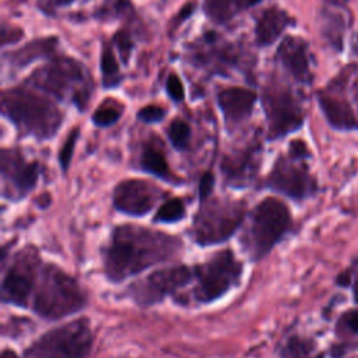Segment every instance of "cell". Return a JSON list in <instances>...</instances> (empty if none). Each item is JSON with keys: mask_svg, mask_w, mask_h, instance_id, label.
<instances>
[{"mask_svg": "<svg viewBox=\"0 0 358 358\" xmlns=\"http://www.w3.org/2000/svg\"><path fill=\"white\" fill-rule=\"evenodd\" d=\"M182 249L183 242L175 235L141 225H117L102 252L103 273L108 281L119 284L155 264L172 260Z\"/></svg>", "mask_w": 358, "mask_h": 358, "instance_id": "1", "label": "cell"}, {"mask_svg": "<svg viewBox=\"0 0 358 358\" xmlns=\"http://www.w3.org/2000/svg\"><path fill=\"white\" fill-rule=\"evenodd\" d=\"M87 295L80 282L60 267L42 266L32 295V310L42 319L59 320L83 310Z\"/></svg>", "mask_w": 358, "mask_h": 358, "instance_id": "2", "label": "cell"}, {"mask_svg": "<svg viewBox=\"0 0 358 358\" xmlns=\"http://www.w3.org/2000/svg\"><path fill=\"white\" fill-rule=\"evenodd\" d=\"M292 229V214L277 197H266L249 214V222L241 236V245L250 260L266 257Z\"/></svg>", "mask_w": 358, "mask_h": 358, "instance_id": "3", "label": "cell"}, {"mask_svg": "<svg viewBox=\"0 0 358 358\" xmlns=\"http://www.w3.org/2000/svg\"><path fill=\"white\" fill-rule=\"evenodd\" d=\"M245 215V201L210 196L200 201L189 234L199 246L218 245L228 241L239 229Z\"/></svg>", "mask_w": 358, "mask_h": 358, "instance_id": "4", "label": "cell"}, {"mask_svg": "<svg viewBox=\"0 0 358 358\" xmlns=\"http://www.w3.org/2000/svg\"><path fill=\"white\" fill-rule=\"evenodd\" d=\"M3 113L24 134L39 140L53 137L62 123V113L53 103L24 90L4 92Z\"/></svg>", "mask_w": 358, "mask_h": 358, "instance_id": "5", "label": "cell"}, {"mask_svg": "<svg viewBox=\"0 0 358 358\" xmlns=\"http://www.w3.org/2000/svg\"><path fill=\"white\" fill-rule=\"evenodd\" d=\"M92 345L91 322L80 317L43 333L24 351V358H87Z\"/></svg>", "mask_w": 358, "mask_h": 358, "instance_id": "6", "label": "cell"}, {"mask_svg": "<svg viewBox=\"0 0 358 358\" xmlns=\"http://www.w3.org/2000/svg\"><path fill=\"white\" fill-rule=\"evenodd\" d=\"M242 273L243 264L231 249L218 250L204 263L193 266L192 298L201 305L211 303L238 287Z\"/></svg>", "mask_w": 358, "mask_h": 358, "instance_id": "7", "label": "cell"}, {"mask_svg": "<svg viewBox=\"0 0 358 358\" xmlns=\"http://www.w3.org/2000/svg\"><path fill=\"white\" fill-rule=\"evenodd\" d=\"M42 266L36 248L25 246L18 250L13 256L1 281L3 303L27 308L34 295Z\"/></svg>", "mask_w": 358, "mask_h": 358, "instance_id": "8", "label": "cell"}, {"mask_svg": "<svg viewBox=\"0 0 358 358\" xmlns=\"http://www.w3.org/2000/svg\"><path fill=\"white\" fill-rule=\"evenodd\" d=\"M306 161L294 158L289 154L280 155L266 179V187L295 203L315 197L319 192V182Z\"/></svg>", "mask_w": 358, "mask_h": 358, "instance_id": "9", "label": "cell"}, {"mask_svg": "<svg viewBox=\"0 0 358 358\" xmlns=\"http://www.w3.org/2000/svg\"><path fill=\"white\" fill-rule=\"evenodd\" d=\"M193 281V267L175 264L150 273L147 277L130 284L126 295L138 306L150 308L175 295L180 288Z\"/></svg>", "mask_w": 358, "mask_h": 358, "instance_id": "10", "label": "cell"}, {"mask_svg": "<svg viewBox=\"0 0 358 358\" xmlns=\"http://www.w3.org/2000/svg\"><path fill=\"white\" fill-rule=\"evenodd\" d=\"M267 137L277 140L302 127L305 116L295 95L285 87H267L263 94Z\"/></svg>", "mask_w": 358, "mask_h": 358, "instance_id": "11", "label": "cell"}, {"mask_svg": "<svg viewBox=\"0 0 358 358\" xmlns=\"http://www.w3.org/2000/svg\"><path fill=\"white\" fill-rule=\"evenodd\" d=\"M1 194L10 201L25 199L39 180V164L27 161L18 150H3L0 158Z\"/></svg>", "mask_w": 358, "mask_h": 358, "instance_id": "12", "label": "cell"}, {"mask_svg": "<svg viewBox=\"0 0 358 358\" xmlns=\"http://www.w3.org/2000/svg\"><path fill=\"white\" fill-rule=\"evenodd\" d=\"M345 73L347 70L317 92V103L323 116L334 130L340 131L358 130V116L355 115L345 94V85L348 81Z\"/></svg>", "mask_w": 358, "mask_h": 358, "instance_id": "13", "label": "cell"}, {"mask_svg": "<svg viewBox=\"0 0 358 358\" xmlns=\"http://www.w3.org/2000/svg\"><path fill=\"white\" fill-rule=\"evenodd\" d=\"M162 197V192L154 183L144 179L120 180L112 192L113 207L130 217L148 214Z\"/></svg>", "mask_w": 358, "mask_h": 358, "instance_id": "14", "label": "cell"}, {"mask_svg": "<svg viewBox=\"0 0 358 358\" xmlns=\"http://www.w3.org/2000/svg\"><path fill=\"white\" fill-rule=\"evenodd\" d=\"M259 147H248L227 154L221 161V171L228 186L243 189L249 186L259 172Z\"/></svg>", "mask_w": 358, "mask_h": 358, "instance_id": "15", "label": "cell"}, {"mask_svg": "<svg viewBox=\"0 0 358 358\" xmlns=\"http://www.w3.org/2000/svg\"><path fill=\"white\" fill-rule=\"evenodd\" d=\"M277 57L289 74L302 84L312 83L308 43L298 36H287L278 46Z\"/></svg>", "mask_w": 358, "mask_h": 358, "instance_id": "16", "label": "cell"}, {"mask_svg": "<svg viewBox=\"0 0 358 358\" xmlns=\"http://www.w3.org/2000/svg\"><path fill=\"white\" fill-rule=\"evenodd\" d=\"M256 102V94L248 88H225L218 94V106L228 127L246 120Z\"/></svg>", "mask_w": 358, "mask_h": 358, "instance_id": "17", "label": "cell"}, {"mask_svg": "<svg viewBox=\"0 0 358 358\" xmlns=\"http://www.w3.org/2000/svg\"><path fill=\"white\" fill-rule=\"evenodd\" d=\"M83 78L80 66L71 60H57L41 71L36 84L48 88L50 92L63 96V94L73 85V83Z\"/></svg>", "mask_w": 358, "mask_h": 358, "instance_id": "18", "label": "cell"}, {"mask_svg": "<svg viewBox=\"0 0 358 358\" xmlns=\"http://www.w3.org/2000/svg\"><path fill=\"white\" fill-rule=\"evenodd\" d=\"M294 24V18L284 10L270 7L264 10L256 21V41L260 46L271 45L282 34V31Z\"/></svg>", "mask_w": 358, "mask_h": 358, "instance_id": "19", "label": "cell"}, {"mask_svg": "<svg viewBox=\"0 0 358 358\" xmlns=\"http://www.w3.org/2000/svg\"><path fill=\"white\" fill-rule=\"evenodd\" d=\"M140 166L143 171L165 180L169 183H180V179L175 176V173L171 171L168 161L165 158V154L155 145L147 144L140 157Z\"/></svg>", "mask_w": 358, "mask_h": 358, "instance_id": "20", "label": "cell"}, {"mask_svg": "<svg viewBox=\"0 0 358 358\" xmlns=\"http://www.w3.org/2000/svg\"><path fill=\"white\" fill-rule=\"evenodd\" d=\"M280 358H324L317 343L306 336L291 334L280 345Z\"/></svg>", "mask_w": 358, "mask_h": 358, "instance_id": "21", "label": "cell"}, {"mask_svg": "<svg viewBox=\"0 0 358 358\" xmlns=\"http://www.w3.org/2000/svg\"><path fill=\"white\" fill-rule=\"evenodd\" d=\"M245 6L248 0H204L206 14L218 24L229 21Z\"/></svg>", "mask_w": 358, "mask_h": 358, "instance_id": "22", "label": "cell"}, {"mask_svg": "<svg viewBox=\"0 0 358 358\" xmlns=\"http://www.w3.org/2000/svg\"><path fill=\"white\" fill-rule=\"evenodd\" d=\"M56 43L55 38H49V39H39L35 42L28 43L25 48L17 50L15 53H13V62L18 66H24L29 62H32L36 57H41L49 52H52L53 46Z\"/></svg>", "mask_w": 358, "mask_h": 358, "instance_id": "23", "label": "cell"}, {"mask_svg": "<svg viewBox=\"0 0 358 358\" xmlns=\"http://www.w3.org/2000/svg\"><path fill=\"white\" fill-rule=\"evenodd\" d=\"M186 215V207L182 199L172 197L165 200L154 215V222L157 224H175L182 221Z\"/></svg>", "mask_w": 358, "mask_h": 358, "instance_id": "24", "label": "cell"}, {"mask_svg": "<svg viewBox=\"0 0 358 358\" xmlns=\"http://www.w3.org/2000/svg\"><path fill=\"white\" fill-rule=\"evenodd\" d=\"M334 334L338 340L358 337V306L343 310L334 323Z\"/></svg>", "mask_w": 358, "mask_h": 358, "instance_id": "25", "label": "cell"}, {"mask_svg": "<svg viewBox=\"0 0 358 358\" xmlns=\"http://www.w3.org/2000/svg\"><path fill=\"white\" fill-rule=\"evenodd\" d=\"M101 70H102V81L105 87H115L120 83L122 76L119 73V66L112 52V48L105 43L101 55Z\"/></svg>", "mask_w": 358, "mask_h": 358, "instance_id": "26", "label": "cell"}, {"mask_svg": "<svg viewBox=\"0 0 358 358\" xmlns=\"http://www.w3.org/2000/svg\"><path fill=\"white\" fill-rule=\"evenodd\" d=\"M168 138L176 150H185L190 138V127L186 122L175 119L168 127Z\"/></svg>", "mask_w": 358, "mask_h": 358, "instance_id": "27", "label": "cell"}, {"mask_svg": "<svg viewBox=\"0 0 358 358\" xmlns=\"http://www.w3.org/2000/svg\"><path fill=\"white\" fill-rule=\"evenodd\" d=\"M122 112L119 108H115L112 105H105L102 108H98L92 115V122L98 127H108L113 123H116L120 117Z\"/></svg>", "mask_w": 358, "mask_h": 358, "instance_id": "28", "label": "cell"}, {"mask_svg": "<svg viewBox=\"0 0 358 358\" xmlns=\"http://www.w3.org/2000/svg\"><path fill=\"white\" fill-rule=\"evenodd\" d=\"M78 133H80V130L77 127H74L70 131V134L67 136L64 144L62 145V148L59 151V164H60V168L64 173L69 171L71 157H73V151H74V147H76V141L78 138Z\"/></svg>", "mask_w": 358, "mask_h": 358, "instance_id": "29", "label": "cell"}, {"mask_svg": "<svg viewBox=\"0 0 358 358\" xmlns=\"http://www.w3.org/2000/svg\"><path fill=\"white\" fill-rule=\"evenodd\" d=\"M137 117L144 123H157L165 117V110L157 105H148L138 110Z\"/></svg>", "mask_w": 358, "mask_h": 358, "instance_id": "30", "label": "cell"}, {"mask_svg": "<svg viewBox=\"0 0 358 358\" xmlns=\"http://www.w3.org/2000/svg\"><path fill=\"white\" fill-rule=\"evenodd\" d=\"M113 41H115L119 52H120L122 60L124 63H127V60L130 57V53H131V49H133V42H131L129 34L126 31H119V32H116Z\"/></svg>", "mask_w": 358, "mask_h": 358, "instance_id": "31", "label": "cell"}, {"mask_svg": "<svg viewBox=\"0 0 358 358\" xmlns=\"http://www.w3.org/2000/svg\"><path fill=\"white\" fill-rule=\"evenodd\" d=\"M166 92L176 102H179V101H182L185 98L183 84L179 80V77L176 74H173V73H171L168 76V78H166Z\"/></svg>", "mask_w": 358, "mask_h": 358, "instance_id": "32", "label": "cell"}, {"mask_svg": "<svg viewBox=\"0 0 358 358\" xmlns=\"http://www.w3.org/2000/svg\"><path fill=\"white\" fill-rule=\"evenodd\" d=\"M288 154L294 158H299V159H309L312 157L310 154V150L308 148L306 143L303 140H292L289 143V147H288Z\"/></svg>", "mask_w": 358, "mask_h": 358, "instance_id": "33", "label": "cell"}, {"mask_svg": "<svg viewBox=\"0 0 358 358\" xmlns=\"http://www.w3.org/2000/svg\"><path fill=\"white\" fill-rule=\"evenodd\" d=\"M214 175L211 172H206L201 178H200V183H199V196H200V201L208 199L211 196V192L214 189Z\"/></svg>", "mask_w": 358, "mask_h": 358, "instance_id": "34", "label": "cell"}, {"mask_svg": "<svg viewBox=\"0 0 358 358\" xmlns=\"http://www.w3.org/2000/svg\"><path fill=\"white\" fill-rule=\"evenodd\" d=\"M354 343L355 341L350 343L348 340H338L329 348V357L330 358H344L354 348Z\"/></svg>", "mask_w": 358, "mask_h": 358, "instance_id": "35", "label": "cell"}, {"mask_svg": "<svg viewBox=\"0 0 358 358\" xmlns=\"http://www.w3.org/2000/svg\"><path fill=\"white\" fill-rule=\"evenodd\" d=\"M351 271V294H352V301L355 305H358V257L348 266Z\"/></svg>", "mask_w": 358, "mask_h": 358, "instance_id": "36", "label": "cell"}, {"mask_svg": "<svg viewBox=\"0 0 358 358\" xmlns=\"http://www.w3.org/2000/svg\"><path fill=\"white\" fill-rule=\"evenodd\" d=\"M194 7H196V4L194 3H186L182 8H180V11H179V14H178V17L175 18V24H180L185 18H187V17H190L192 14H193V10H194Z\"/></svg>", "mask_w": 358, "mask_h": 358, "instance_id": "37", "label": "cell"}, {"mask_svg": "<svg viewBox=\"0 0 358 358\" xmlns=\"http://www.w3.org/2000/svg\"><path fill=\"white\" fill-rule=\"evenodd\" d=\"M1 358H20V357H18V354L14 350L4 348L3 352H1Z\"/></svg>", "mask_w": 358, "mask_h": 358, "instance_id": "38", "label": "cell"}, {"mask_svg": "<svg viewBox=\"0 0 358 358\" xmlns=\"http://www.w3.org/2000/svg\"><path fill=\"white\" fill-rule=\"evenodd\" d=\"M48 1H50L55 6H64V4H70L73 0H48Z\"/></svg>", "mask_w": 358, "mask_h": 358, "instance_id": "39", "label": "cell"}, {"mask_svg": "<svg viewBox=\"0 0 358 358\" xmlns=\"http://www.w3.org/2000/svg\"><path fill=\"white\" fill-rule=\"evenodd\" d=\"M260 0H248V6H253V4H257Z\"/></svg>", "mask_w": 358, "mask_h": 358, "instance_id": "40", "label": "cell"}]
</instances>
